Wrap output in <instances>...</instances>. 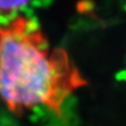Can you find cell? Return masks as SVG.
I'll return each instance as SVG.
<instances>
[{
	"label": "cell",
	"mask_w": 126,
	"mask_h": 126,
	"mask_svg": "<svg viewBox=\"0 0 126 126\" xmlns=\"http://www.w3.org/2000/svg\"><path fill=\"white\" fill-rule=\"evenodd\" d=\"M30 0H0V16L1 18L19 15L18 12L24 9Z\"/></svg>",
	"instance_id": "7a4b0ae2"
},
{
	"label": "cell",
	"mask_w": 126,
	"mask_h": 126,
	"mask_svg": "<svg viewBox=\"0 0 126 126\" xmlns=\"http://www.w3.org/2000/svg\"><path fill=\"white\" fill-rule=\"evenodd\" d=\"M86 85L67 50L52 46L33 18L0 19V99L12 114L46 107L62 117L67 99Z\"/></svg>",
	"instance_id": "6da1fadb"
}]
</instances>
